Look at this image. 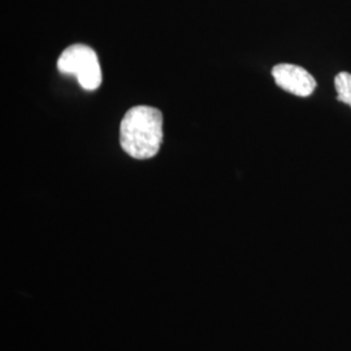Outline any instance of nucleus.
Returning <instances> with one entry per match:
<instances>
[{
	"label": "nucleus",
	"mask_w": 351,
	"mask_h": 351,
	"mask_svg": "<svg viewBox=\"0 0 351 351\" xmlns=\"http://www.w3.org/2000/svg\"><path fill=\"white\" fill-rule=\"evenodd\" d=\"M272 75L280 88L297 97H310L316 88L313 75L298 65L278 64L272 69Z\"/></svg>",
	"instance_id": "nucleus-3"
},
{
	"label": "nucleus",
	"mask_w": 351,
	"mask_h": 351,
	"mask_svg": "<svg viewBox=\"0 0 351 351\" xmlns=\"http://www.w3.org/2000/svg\"><path fill=\"white\" fill-rule=\"evenodd\" d=\"M63 75H75L81 88L93 91L101 85V64L97 52L85 45H73L63 51L58 60Z\"/></svg>",
	"instance_id": "nucleus-2"
},
{
	"label": "nucleus",
	"mask_w": 351,
	"mask_h": 351,
	"mask_svg": "<svg viewBox=\"0 0 351 351\" xmlns=\"http://www.w3.org/2000/svg\"><path fill=\"white\" fill-rule=\"evenodd\" d=\"M335 88L337 91V99L351 107V75L342 72L336 75Z\"/></svg>",
	"instance_id": "nucleus-4"
},
{
	"label": "nucleus",
	"mask_w": 351,
	"mask_h": 351,
	"mask_svg": "<svg viewBox=\"0 0 351 351\" xmlns=\"http://www.w3.org/2000/svg\"><path fill=\"white\" fill-rule=\"evenodd\" d=\"M123 150L134 159L154 158L163 143V114L154 107L137 106L125 113L120 125Z\"/></svg>",
	"instance_id": "nucleus-1"
}]
</instances>
